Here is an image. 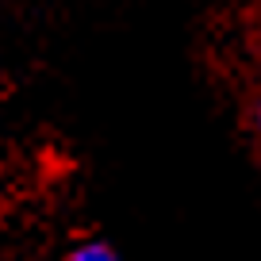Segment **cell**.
Segmentation results:
<instances>
[{
  "instance_id": "obj_2",
  "label": "cell",
  "mask_w": 261,
  "mask_h": 261,
  "mask_svg": "<svg viewBox=\"0 0 261 261\" xmlns=\"http://www.w3.org/2000/svg\"><path fill=\"white\" fill-rule=\"evenodd\" d=\"M250 127H253V135H257V142H261V89H257V96H253V104H250Z\"/></svg>"
},
{
  "instance_id": "obj_1",
  "label": "cell",
  "mask_w": 261,
  "mask_h": 261,
  "mask_svg": "<svg viewBox=\"0 0 261 261\" xmlns=\"http://www.w3.org/2000/svg\"><path fill=\"white\" fill-rule=\"evenodd\" d=\"M62 261H119V253H115V246H108L104 238H85V242H77Z\"/></svg>"
}]
</instances>
